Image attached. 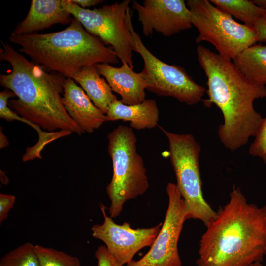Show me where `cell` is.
<instances>
[{
    "label": "cell",
    "instance_id": "11",
    "mask_svg": "<svg viewBox=\"0 0 266 266\" xmlns=\"http://www.w3.org/2000/svg\"><path fill=\"white\" fill-rule=\"evenodd\" d=\"M104 221L91 228L92 236L102 241L109 253L122 266L133 261L142 248L151 246L156 238L162 223L146 228L133 229L128 222L116 223L106 213V207L100 205Z\"/></svg>",
    "mask_w": 266,
    "mask_h": 266
},
{
    "label": "cell",
    "instance_id": "15",
    "mask_svg": "<svg viewBox=\"0 0 266 266\" xmlns=\"http://www.w3.org/2000/svg\"><path fill=\"white\" fill-rule=\"evenodd\" d=\"M65 7L64 0H32L26 17L11 35L35 33L56 24H70L73 19Z\"/></svg>",
    "mask_w": 266,
    "mask_h": 266
},
{
    "label": "cell",
    "instance_id": "16",
    "mask_svg": "<svg viewBox=\"0 0 266 266\" xmlns=\"http://www.w3.org/2000/svg\"><path fill=\"white\" fill-rule=\"evenodd\" d=\"M106 115L107 121H128L131 128L140 130L157 126L159 111L156 101L153 99H145L134 105H126L117 100L110 104Z\"/></svg>",
    "mask_w": 266,
    "mask_h": 266
},
{
    "label": "cell",
    "instance_id": "25",
    "mask_svg": "<svg viewBox=\"0 0 266 266\" xmlns=\"http://www.w3.org/2000/svg\"><path fill=\"white\" fill-rule=\"evenodd\" d=\"M15 202L14 195L1 193L0 194V223L5 221Z\"/></svg>",
    "mask_w": 266,
    "mask_h": 266
},
{
    "label": "cell",
    "instance_id": "13",
    "mask_svg": "<svg viewBox=\"0 0 266 266\" xmlns=\"http://www.w3.org/2000/svg\"><path fill=\"white\" fill-rule=\"evenodd\" d=\"M62 100L68 115L84 133H92L107 121L106 114L94 104L72 78L65 81Z\"/></svg>",
    "mask_w": 266,
    "mask_h": 266
},
{
    "label": "cell",
    "instance_id": "3",
    "mask_svg": "<svg viewBox=\"0 0 266 266\" xmlns=\"http://www.w3.org/2000/svg\"><path fill=\"white\" fill-rule=\"evenodd\" d=\"M1 44L0 59L8 62L12 70L7 74H0V84L17 97L8 102L14 112L49 132L60 129L79 135L84 133L62 103L61 94L63 93L66 78L55 72L48 73L8 43Z\"/></svg>",
    "mask_w": 266,
    "mask_h": 266
},
{
    "label": "cell",
    "instance_id": "20",
    "mask_svg": "<svg viewBox=\"0 0 266 266\" xmlns=\"http://www.w3.org/2000/svg\"><path fill=\"white\" fill-rule=\"evenodd\" d=\"M223 12L234 16L252 28L258 20L266 14V10L248 0H210Z\"/></svg>",
    "mask_w": 266,
    "mask_h": 266
},
{
    "label": "cell",
    "instance_id": "18",
    "mask_svg": "<svg viewBox=\"0 0 266 266\" xmlns=\"http://www.w3.org/2000/svg\"><path fill=\"white\" fill-rule=\"evenodd\" d=\"M233 62L251 82L258 85L266 84V43L247 48Z\"/></svg>",
    "mask_w": 266,
    "mask_h": 266
},
{
    "label": "cell",
    "instance_id": "30",
    "mask_svg": "<svg viewBox=\"0 0 266 266\" xmlns=\"http://www.w3.org/2000/svg\"><path fill=\"white\" fill-rule=\"evenodd\" d=\"M250 266H264L261 263V262H255L252 264Z\"/></svg>",
    "mask_w": 266,
    "mask_h": 266
},
{
    "label": "cell",
    "instance_id": "29",
    "mask_svg": "<svg viewBox=\"0 0 266 266\" xmlns=\"http://www.w3.org/2000/svg\"><path fill=\"white\" fill-rule=\"evenodd\" d=\"M252 1L259 7L266 10V0H253Z\"/></svg>",
    "mask_w": 266,
    "mask_h": 266
},
{
    "label": "cell",
    "instance_id": "7",
    "mask_svg": "<svg viewBox=\"0 0 266 266\" xmlns=\"http://www.w3.org/2000/svg\"><path fill=\"white\" fill-rule=\"evenodd\" d=\"M192 26L199 35L196 43L212 44L218 54L233 61L239 54L257 42L255 30L235 21L208 0H188Z\"/></svg>",
    "mask_w": 266,
    "mask_h": 266
},
{
    "label": "cell",
    "instance_id": "17",
    "mask_svg": "<svg viewBox=\"0 0 266 266\" xmlns=\"http://www.w3.org/2000/svg\"><path fill=\"white\" fill-rule=\"evenodd\" d=\"M95 65L82 67L72 78L81 86L94 104L106 114L110 104L118 100L109 85L100 76Z\"/></svg>",
    "mask_w": 266,
    "mask_h": 266
},
{
    "label": "cell",
    "instance_id": "6",
    "mask_svg": "<svg viewBox=\"0 0 266 266\" xmlns=\"http://www.w3.org/2000/svg\"><path fill=\"white\" fill-rule=\"evenodd\" d=\"M159 128L168 140L170 161L176 185L185 204L186 219L200 220L206 227L215 219L217 212L206 201L202 194L200 146L192 134H178Z\"/></svg>",
    "mask_w": 266,
    "mask_h": 266
},
{
    "label": "cell",
    "instance_id": "9",
    "mask_svg": "<svg viewBox=\"0 0 266 266\" xmlns=\"http://www.w3.org/2000/svg\"><path fill=\"white\" fill-rule=\"evenodd\" d=\"M64 2L66 9L88 33L110 45L122 63L133 68L134 46L126 15L130 0L93 9L83 8L69 0H64Z\"/></svg>",
    "mask_w": 266,
    "mask_h": 266
},
{
    "label": "cell",
    "instance_id": "24",
    "mask_svg": "<svg viewBox=\"0 0 266 266\" xmlns=\"http://www.w3.org/2000/svg\"><path fill=\"white\" fill-rule=\"evenodd\" d=\"M95 256L97 266H121L109 253L105 246H99Z\"/></svg>",
    "mask_w": 266,
    "mask_h": 266
},
{
    "label": "cell",
    "instance_id": "22",
    "mask_svg": "<svg viewBox=\"0 0 266 266\" xmlns=\"http://www.w3.org/2000/svg\"><path fill=\"white\" fill-rule=\"evenodd\" d=\"M39 266H80L76 257L55 249L35 245Z\"/></svg>",
    "mask_w": 266,
    "mask_h": 266
},
{
    "label": "cell",
    "instance_id": "28",
    "mask_svg": "<svg viewBox=\"0 0 266 266\" xmlns=\"http://www.w3.org/2000/svg\"><path fill=\"white\" fill-rule=\"evenodd\" d=\"M8 145V142L6 137L1 132V128L0 129V147L3 148Z\"/></svg>",
    "mask_w": 266,
    "mask_h": 266
},
{
    "label": "cell",
    "instance_id": "5",
    "mask_svg": "<svg viewBox=\"0 0 266 266\" xmlns=\"http://www.w3.org/2000/svg\"><path fill=\"white\" fill-rule=\"evenodd\" d=\"M107 139L113 175L106 192L111 201L109 216L113 218L120 215L127 201L147 191L149 182L143 158L137 151V138L132 128L120 125L109 133Z\"/></svg>",
    "mask_w": 266,
    "mask_h": 266
},
{
    "label": "cell",
    "instance_id": "4",
    "mask_svg": "<svg viewBox=\"0 0 266 266\" xmlns=\"http://www.w3.org/2000/svg\"><path fill=\"white\" fill-rule=\"evenodd\" d=\"M9 41L20 51L47 71L72 78L84 66L98 64H116L119 59L111 47L88 33L73 18L63 30L44 34L11 35Z\"/></svg>",
    "mask_w": 266,
    "mask_h": 266
},
{
    "label": "cell",
    "instance_id": "8",
    "mask_svg": "<svg viewBox=\"0 0 266 266\" xmlns=\"http://www.w3.org/2000/svg\"><path fill=\"white\" fill-rule=\"evenodd\" d=\"M126 15L134 51L141 56L144 63L141 73L146 84V90L159 96L174 98L188 105L202 101L205 88L197 84L183 67L166 64L153 55L133 29L130 8Z\"/></svg>",
    "mask_w": 266,
    "mask_h": 266
},
{
    "label": "cell",
    "instance_id": "1",
    "mask_svg": "<svg viewBox=\"0 0 266 266\" xmlns=\"http://www.w3.org/2000/svg\"><path fill=\"white\" fill-rule=\"evenodd\" d=\"M196 52L207 79L208 98L202 101L206 107L214 104L221 110L224 120L218 128V137L227 149L235 151L258 132L263 118L253 103L266 96V87L251 82L232 60L206 47L199 45Z\"/></svg>",
    "mask_w": 266,
    "mask_h": 266
},
{
    "label": "cell",
    "instance_id": "19",
    "mask_svg": "<svg viewBox=\"0 0 266 266\" xmlns=\"http://www.w3.org/2000/svg\"><path fill=\"white\" fill-rule=\"evenodd\" d=\"M10 96L7 93H2L0 95V117L8 121L16 120L26 123L34 129L39 135V140L36 145L30 149H28L27 152L23 156L24 161L36 157L41 158L40 152L46 144L57 138L69 135L72 133L67 131H61L50 133L44 132L41 130L39 126L30 122L13 111L8 105V100Z\"/></svg>",
    "mask_w": 266,
    "mask_h": 266
},
{
    "label": "cell",
    "instance_id": "2",
    "mask_svg": "<svg viewBox=\"0 0 266 266\" xmlns=\"http://www.w3.org/2000/svg\"><path fill=\"white\" fill-rule=\"evenodd\" d=\"M206 228L197 266H250L266 256V205L249 203L238 188Z\"/></svg>",
    "mask_w": 266,
    "mask_h": 266
},
{
    "label": "cell",
    "instance_id": "21",
    "mask_svg": "<svg viewBox=\"0 0 266 266\" xmlns=\"http://www.w3.org/2000/svg\"><path fill=\"white\" fill-rule=\"evenodd\" d=\"M0 266H39L35 245L24 243L3 256Z\"/></svg>",
    "mask_w": 266,
    "mask_h": 266
},
{
    "label": "cell",
    "instance_id": "26",
    "mask_svg": "<svg viewBox=\"0 0 266 266\" xmlns=\"http://www.w3.org/2000/svg\"><path fill=\"white\" fill-rule=\"evenodd\" d=\"M253 29L256 33L257 41L266 43V14L257 21Z\"/></svg>",
    "mask_w": 266,
    "mask_h": 266
},
{
    "label": "cell",
    "instance_id": "23",
    "mask_svg": "<svg viewBox=\"0 0 266 266\" xmlns=\"http://www.w3.org/2000/svg\"><path fill=\"white\" fill-rule=\"evenodd\" d=\"M249 152L253 156L261 158L266 166V116L263 119Z\"/></svg>",
    "mask_w": 266,
    "mask_h": 266
},
{
    "label": "cell",
    "instance_id": "12",
    "mask_svg": "<svg viewBox=\"0 0 266 266\" xmlns=\"http://www.w3.org/2000/svg\"><path fill=\"white\" fill-rule=\"evenodd\" d=\"M132 7L137 11L142 32L146 36L154 31L170 36L192 26L190 10L183 0H133Z\"/></svg>",
    "mask_w": 266,
    "mask_h": 266
},
{
    "label": "cell",
    "instance_id": "27",
    "mask_svg": "<svg viewBox=\"0 0 266 266\" xmlns=\"http://www.w3.org/2000/svg\"><path fill=\"white\" fill-rule=\"evenodd\" d=\"M69 1L83 8L94 6L104 1L100 0H69Z\"/></svg>",
    "mask_w": 266,
    "mask_h": 266
},
{
    "label": "cell",
    "instance_id": "14",
    "mask_svg": "<svg viewBox=\"0 0 266 266\" xmlns=\"http://www.w3.org/2000/svg\"><path fill=\"white\" fill-rule=\"evenodd\" d=\"M99 73L106 79L112 90L126 105L140 103L145 100L146 84L141 72H134L127 64L114 67L106 63L95 65Z\"/></svg>",
    "mask_w": 266,
    "mask_h": 266
},
{
    "label": "cell",
    "instance_id": "10",
    "mask_svg": "<svg viewBox=\"0 0 266 266\" xmlns=\"http://www.w3.org/2000/svg\"><path fill=\"white\" fill-rule=\"evenodd\" d=\"M166 193L168 207L156 238L143 257L126 266H182L178 242L187 220L185 204L176 184L168 183Z\"/></svg>",
    "mask_w": 266,
    "mask_h": 266
}]
</instances>
